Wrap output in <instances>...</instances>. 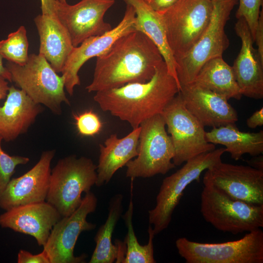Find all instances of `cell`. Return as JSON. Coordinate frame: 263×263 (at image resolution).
Instances as JSON below:
<instances>
[{"label":"cell","mask_w":263,"mask_h":263,"mask_svg":"<svg viewBox=\"0 0 263 263\" xmlns=\"http://www.w3.org/2000/svg\"><path fill=\"white\" fill-rule=\"evenodd\" d=\"M97 199L91 191L85 193L80 206L70 215L62 217L53 227L43 246L50 263H81L86 256L74 255V248L80 234L94 229L96 225L87 221V217L97 207Z\"/></svg>","instance_id":"cell-12"},{"label":"cell","mask_w":263,"mask_h":263,"mask_svg":"<svg viewBox=\"0 0 263 263\" xmlns=\"http://www.w3.org/2000/svg\"><path fill=\"white\" fill-rule=\"evenodd\" d=\"M238 3V0H212V14L207 28L187 54L176 62L180 88L194 81L207 61L223 56L229 45L225 28Z\"/></svg>","instance_id":"cell-5"},{"label":"cell","mask_w":263,"mask_h":263,"mask_svg":"<svg viewBox=\"0 0 263 263\" xmlns=\"http://www.w3.org/2000/svg\"><path fill=\"white\" fill-rule=\"evenodd\" d=\"M200 211L207 222L224 232L237 234L263 227V205L233 199L212 185H204Z\"/></svg>","instance_id":"cell-7"},{"label":"cell","mask_w":263,"mask_h":263,"mask_svg":"<svg viewBox=\"0 0 263 263\" xmlns=\"http://www.w3.org/2000/svg\"><path fill=\"white\" fill-rule=\"evenodd\" d=\"M247 126L251 129L263 125V107L255 111L246 120Z\"/></svg>","instance_id":"cell-35"},{"label":"cell","mask_w":263,"mask_h":263,"mask_svg":"<svg viewBox=\"0 0 263 263\" xmlns=\"http://www.w3.org/2000/svg\"><path fill=\"white\" fill-rule=\"evenodd\" d=\"M161 114L173 145L175 166L215 149V144L206 140L205 127L186 108L180 92Z\"/></svg>","instance_id":"cell-11"},{"label":"cell","mask_w":263,"mask_h":263,"mask_svg":"<svg viewBox=\"0 0 263 263\" xmlns=\"http://www.w3.org/2000/svg\"><path fill=\"white\" fill-rule=\"evenodd\" d=\"M154 11L163 12L174 5L178 0H144Z\"/></svg>","instance_id":"cell-34"},{"label":"cell","mask_w":263,"mask_h":263,"mask_svg":"<svg viewBox=\"0 0 263 263\" xmlns=\"http://www.w3.org/2000/svg\"><path fill=\"white\" fill-rule=\"evenodd\" d=\"M140 132L139 126L121 138L116 134H112L104 145L99 144L96 186L100 187L107 184L118 169L137 155Z\"/></svg>","instance_id":"cell-22"},{"label":"cell","mask_w":263,"mask_h":263,"mask_svg":"<svg viewBox=\"0 0 263 263\" xmlns=\"http://www.w3.org/2000/svg\"><path fill=\"white\" fill-rule=\"evenodd\" d=\"M60 2H65L66 1V0H57Z\"/></svg>","instance_id":"cell-40"},{"label":"cell","mask_w":263,"mask_h":263,"mask_svg":"<svg viewBox=\"0 0 263 263\" xmlns=\"http://www.w3.org/2000/svg\"><path fill=\"white\" fill-rule=\"evenodd\" d=\"M194 83L221 95L227 100H240L242 97L232 66L222 56L212 58L201 68Z\"/></svg>","instance_id":"cell-26"},{"label":"cell","mask_w":263,"mask_h":263,"mask_svg":"<svg viewBox=\"0 0 263 263\" xmlns=\"http://www.w3.org/2000/svg\"><path fill=\"white\" fill-rule=\"evenodd\" d=\"M175 245L187 263H263V232H248L242 238L220 243H202L179 238Z\"/></svg>","instance_id":"cell-10"},{"label":"cell","mask_w":263,"mask_h":263,"mask_svg":"<svg viewBox=\"0 0 263 263\" xmlns=\"http://www.w3.org/2000/svg\"><path fill=\"white\" fill-rule=\"evenodd\" d=\"M42 110L41 105L22 90L9 87L6 99L0 106V136L7 142L16 139L28 131Z\"/></svg>","instance_id":"cell-20"},{"label":"cell","mask_w":263,"mask_h":263,"mask_svg":"<svg viewBox=\"0 0 263 263\" xmlns=\"http://www.w3.org/2000/svg\"><path fill=\"white\" fill-rule=\"evenodd\" d=\"M205 171L204 185H212L236 200L263 205V170L221 161Z\"/></svg>","instance_id":"cell-13"},{"label":"cell","mask_w":263,"mask_h":263,"mask_svg":"<svg viewBox=\"0 0 263 263\" xmlns=\"http://www.w3.org/2000/svg\"><path fill=\"white\" fill-rule=\"evenodd\" d=\"M212 0H178L159 13L170 50L177 62L203 34L210 20Z\"/></svg>","instance_id":"cell-8"},{"label":"cell","mask_w":263,"mask_h":263,"mask_svg":"<svg viewBox=\"0 0 263 263\" xmlns=\"http://www.w3.org/2000/svg\"><path fill=\"white\" fill-rule=\"evenodd\" d=\"M28 46L26 29L20 26L6 39L0 41V54L8 61L23 65L29 57Z\"/></svg>","instance_id":"cell-28"},{"label":"cell","mask_w":263,"mask_h":263,"mask_svg":"<svg viewBox=\"0 0 263 263\" xmlns=\"http://www.w3.org/2000/svg\"><path fill=\"white\" fill-rule=\"evenodd\" d=\"M180 89L163 61L150 80L96 92L94 99L102 111L128 122L133 129L146 119L161 114Z\"/></svg>","instance_id":"cell-2"},{"label":"cell","mask_w":263,"mask_h":263,"mask_svg":"<svg viewBox=\"0 0 263 263\" xmlns=\"http://www.w3.org/2000/svg\"><path fill=\"white\" fill-rule=\"evenodd\" d=\"M114 0H81L70 5L56 0L55 14L68 31L74 47L91 37L112 29L104 17Z\"/></svg>","instance_id":"cell-14"},{"label":"cell","mask_w":263,"mask_h":263,"mask_svg":"<svg viewBox=\"0 0 263 263\" xmlns=\"http://www.w3.org/2000/svg\"><path fill=\"white\" fill-rule=\"evenodd\" d=\"M77 130L83 136H93L101 130L102 123L98 116L92 110L74 114Z\"/></svg>","instance_id":"cell-31"},{"label":"cell","mask_w":263,"mask_h":263,"mask_svg":"<svg viewBox=\"0 0 263 263\" xmlns=\"http://www.w3.org/2000/svg\"><path fill=\"white\" fill-rule=\"evenodd\" d=\"M2 140L0 136V192L4 190L10 181L17 166L25 165L30 160L25 156H11L5 153L1 146Z\"/></svg>","instance_id":"cell-29"},{"label":"cell","mask_w":263,"mask_h":263,"mask_svg":"<svg viewBox=\"0 0 263 263\" xmlns=\"http://www.w3.org/2000/svg\"><path fill=\"white\" fill-rule=\"evenodd\" d=\"M62 217L47 201L21 206L0 215V226L33 237L39 246L46 244L54 225Z\"/></svg>","instance_id":"cell-17"},{"label":"cell","mask_w":263,"mask_h":263,"mask_svg":"<svg viewBox=\"0 0 263 263\" xmlns=\"http://www.w3.org/2000/svg\"><path fill=\"white\" fill-rule=\"evenodd\" d=\"M249 161L250 166L256 169L263 170V159L262 155H258Z\"/></svg>","instance_id":"cell-38"},{"label":"cell","mask_w":263,"mask_h":263,"mask_svg":"<svg viewBox=\"0 0 263 263\" xmlns=\"http://www.w3.org/2000/svg\"><path fill=\"white\" fill-rule=\"evenodd\" d=\"M123 195L117 194L111 199L105 223L98 229L94 237L96 245L90 263H122L126 253L125 243H112V236L123 212Z\"/></svg>","instance_id":"cell-24"},{"label":"cell","mask_w":263,"mask_h":263,"mask_svg":"<svg viewBox=\"0 0 263 263\" xmlns=\"http://www.w3.org/2000/svg\"><path fill=\"white\" fill-rule=\"evenodd\" d=\"M6 67L11 74L12 81L36 103L44 105L56 115L61 114L62 103L70 105L63 77L59 75L41 55H29L23 65L8 61Z\"/></svg>","instance_id":"cell-4"},{"label":"cell","mask_w":263,"mask_h":263,"mask_svg":"<svg viewBox=\"0 0 263 263\" xmlns=\"http://www.w3.org/2000/svg\"><path fill=\"white\" fill-rule=\"evenodd\" d=\"M187 109L204 126L218 128L238 120L235 109L225 97L194 83L180 90Z\"/></svg>","instance_id":"cell-19"},{"label":"cell","mask_w":263,"mask_h":263,"mask_svg":"<svg viewBox=\"0 0 263 263\" xmlns=\"http://www.w3.org/2000/svg\"><path fill=\"white\" fill-rule=\"evenodd\" d=\"M133 204L130 200L128 209L123 216L127 228L125 243L127 246L123 263H155L153 255V239L155 234L152 227L149 226V241L147 244L142 245L138 243L132 223Z\"/></svg>","instance_id":"cell-27"},{"label":"cell","mask_w":263,"mask_h":263,"mask_svg":"<svg viewBox=\"0 0 263 263\" xmlns=\"http://www.w3.org/2000/svg\"><path fill=\"white\" fill-rule=\"evenodd\" d=\"M237 19L234 29L242 45L232 66L233 73L242 95L261 99L263 98V60L253 47L247 22L242 18Z\"/></svg>","instance_id":"cell-18"},{"label":"cell","mask_w":263,"mask_h":263,"mask_svg":"<svg viewBox=\"0 0 263 263\" xmlns=\"http://www.w3.org/2000/svg\"><path fill=\"white\" fill-rule=\"evenodd\" d=\"M54 150L42 152L38 161L22 175L11 179L0 192V208L13 207L45 201L48 192L51 163Z\"/></svg>","instance_id":"cell-16"},{"label":"cell","mask_w":263,"mask_h":263,"mask_svg":"<svg viewBox=\"0 0 263 263\" xmlns=\"http://www.w3.org/2000/svg\"><path fill=\"white\" fill-rule=\"evenodd\" d=\"M254 42L257 46L256 49L260 58L263 60V9L260 11L258 23L256 28Z\"/></svg>","instance_id":"cell-33"},{"label":"cell","mask_w":263,"mask_h":263,"mask_svg":"<svg viewBox=\"0 0 263 263\" xmlns=\"http://www.w3.org/2000/svg\"><path fill=\"white\" fill-rule=\"evenodd\" d=\"M123 0L134 9L135 29L145 34L156 45L166 64L169 74L175 79L180 86L176 73L177 62L168 44L165 28L159 13L152 9L144 0Z\"/></svg>","instance_id":"cell-23"},{"label":"cell","mask_w":263,"mask_h":263,"mask_svg":"<svg viewBox=\"0 0 263 263\" xmlns=\"http://www.w3.org/2000/svg\"><path fill=\"white\" fill-rule=\"evenodd\" d=\"M138 154L129 161L126 176L149 178L165 174L176 166L172 162L174 150L161 114L144 121L140 125Z\"/></svg>","instance_id":"cell-9"},{"label":"cell","mask_w":263,"mask_h":263,"mask_svg":"<svg viewBox=\"0 0 263 263\" xmlns=\"http://www.w3.org/2000/svg\"><path fill=\"white\" fill-rule=\"evenodd\" d=\"M207 141L213 144L225 146L231 157L239 160L244 154L252 156L263 152V131L245 132L240 131L235 124H228L206 132Z\"/></svg>","instance_id":"cell-25"},{"label":"cell","mask_w":263,"mask_h":263,"mask_svg":"<svg viewBox=\"0 0 263 263\" xmlns=\"http://www.w3.org/2000/svg\"><path fill=\"white\" fill-rule=\"evenodd\" d=\"M18 263H50L47 252L44 250L37 254L20 249L18 254Z\"/></svg>","instance_id":"cell-32"},{"label":"cell","mask_w":263,"mask_h":263,"mask_svg":"<svg viewBox=\"0 0 263 263\" xmlns=\"http://www.w3.org/2000/svg\"><path fill=\"white\" fill-rule=\"evenodd\" d=\"M89 93L113 89L130 83L150 80L164 61L154 43L143 33L133 30L117 39L96 57Z\"/></svg>","instance_id":"cell-1"},{"label":"cell","mask_w":263,"mask_h":263,"mask_svg":"<svg viewBox=\"0 0 263 263\" xmlns=\"http://www.w3.org/2000/svg\"><path fill=\"white\" fill-rule=\"evenodd\" d=\"M96 169L86 157L72 155L59 159L51 169L46 201L62 217L70 215L81 204L82 193L95 184Z\"/></svg>","instance_id":"cell-3"},{"label":"cell","mask_w":263,"mask_h":263,"mask_svg":"<svg viewBox=\"0 0 263 263\" xmlns=\"http://www.w3.org/2000/svg\"><path fill=\"white\" fill-rule=\"evenodd\" d=\"M41 14H54L56 0H40Z\"/></svg>","instance_id":"cell-36"},{"label":"cell","mask_w":263,"mask_h":263,"mask_svg":"<svg viewBox=\"0 0 263 263\" xmlns=\"http://www.w3.org/2000/svg\"><path fill=\"white\" fill-rule=\"evenodd\" d=\"M225 148L201 154L185 162L180 169L165 178L156 198L154 207L149 211V221L157 235L166 229L173 212L186 188L194 181H199L202 173L222 161Z\"/></svg>","instance_id":"cell-6"},{"label":"cell","mask_w":263,"mask_h":263,"mask_svg":"<svg viewBox=\"0 0 263 263\" xmlns=\"http://www.w3.org/2000/svg\"><path fill=\"white\" fill-rule=\"evenodd\" d=\"M263 0H238L239 7L236 13L237 19L244 18L250 29L254 42L256 28L263 5Z\"/></svg>","instance_id":"cell-30"},{"label":"cell","mask_w":263,"mask_h":263,"mask_svg":"<svg viewBox=\"0 0 263 263\" xmlns=\"http://www.w3.org/2000/svg\"><path fill=\"white\" fill-rule=\"evenodd\" d=\"M135 16L133 7L126 4L124 16L115 27L102 35L89 38L73 48L61 72L65 89L69 95H73L75 87L80 85L78 73L87 61L104 53L124 35L136 30Z\"/></svg>","instance_id":"cell-15"},{"label":"cell","mask_w":263,"mask_h":263,"mask_svg":"<svg viewBox=\"0 0 263 263\" xmlns=\"http://www.w3.org/2000/svg\"><path fill=\"white\" fill-rule=\"evenodd\" d=\"M3 57L0 54V76L5 78L7 81L12 82L11 75L6 66H4L2 62Z\"/></svg>","instance_id":"cell-39"},{"label":"cell","mask_w":263,"mask_h":263,"mask_svg":"<svg viewBox=\"0 0 263 263\" xmlns=\"http://www.w3.org/2000/svg\"><path fill=\"white\" fill-rule=\"evenodd\" d=\"M9 89L7 80L0 76V100L7 96Z\"/></svg>","instance_id":"cell-37"},{"label":"cell","mask_w":263,"mask_h":263,"mask_svg":"<svg viewBox=\"0 0 263 263\" xmlns=\"http://www.w3.org/2000/svg\"><path fill=\"white\" fill-rule=\"evenodd\" d=\"M39 37L38 54L57 73H61L74 48L66 29L55 14H41L34 19Z\"/></svg>","instance_id":"cell-21"}]
</instances>
